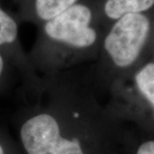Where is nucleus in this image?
I'll list each match as a JSON object with an SVG mask.
<instances>
[{
    "instance_id": "nucleus-1",
    "label": "nucleus",
    "mask_w": 154,
    "mask_h": 154,
    "mask_svg": "<svg viewBox=\"0 0 154 154\" xmlns=\"http://www.w3.org/2000/svg\"><path fill=\"white\" fill-rule=\"evenodd\" d=\"M36 100L16 120L22 154H114L124 134L118 117L99 102L89 75L69 71L42 77Z\"/></svg>"
},
{
    "instance_id": "nucleus-2",
    "label": "nucleus",
    "mask_w": 154,
    "mask_h": 154,
    "mask_svg": "<svg viewBox=\"0 0 154 154\" xmlns=\"http://www.w3.org/2000/svg\"><path fill=\"white\" fill-rule=\"evenodd\" d=\"M37 27L28 57L41 77L54 76L98 58L105 28L99 22L97 0H81Z\"/></svg>"
},
{
    "instance_id": "nucleus-3",
    "label": "nucleus",
    "mask_w": 154,
    "mask_h": 154,
    "mask_svg": "<svg viewBox=\"0 0 154 154\" xmlns=\"http://www.w3.org/2000/svg\"><path fill=\"white\" fill-rule=\"evenodd\" d=\"M154 37V10L128 14L105 28L99 56L88 75L99 94L131 75L141 63Z\"/></svg>"
},
{
    "instance_id": "nucleus-4",
    "label": "nucleus",
    "mask_w": 154,
    "mask_h": 154,
    "mask_svg": "<svg viewBox=\"0 0 154 154\" xmlns=\"http://www.w3.org/2000/svg\"><path fill=\"white\" fill-rule=\"evenodd\" d=\"M0 51L9 57L20 75L26 90L30 94L39 93L43 78L38 75L28 60L19 37V21L6 10L0 0Z\"/></svg>"
},
{
    "instance_id": "nucleus-5",
    "label": "nucleus",
    "mask_w": 154,
    "mask_h": 154,
    "mask_svg": "<svg viewBox=\"0 0 154 154\" xmlns=\"http://www.w3.org/2000/svg\"><path fill=\"white\" fill-rule=\"evenodd\" d=\"M20 22L38 26L63 13L81 0H14Z\"/></svg>"
},
{
    "instance_id": "nucleus-6",
    "label": "nucleus",
    "mask_w": 154,
    "mask_h": 154,
    "mask_svg": "<svg viewBox=\"0 0 154 154\" xmlns=\"http://www.w3.org/2000/svg\"><path fill=\"white\" fill-rule=\"evenodd\" d=\"M153 10L154 0H97L99 22L105 28L126 15Z\"/></svg>"
},
{
    "instance_id": "nucleus-7",
    "label": "nucleus",
    "mask_w": 154,
    "mask_h": 154,
    "mask_svg": "<svg viewBox=\"0 0 154 154\" xmlns=\"http://www.w3.org/2000/svg\"><path fill=\"white\" fill-rule=\"evenodd\" d=\"M130 76L138 96L154 110V60L142 62Z\"/></svg>"
},
{
    "instance_id": "nucleus-8",
    "label": "nucleus",
    "mask_w": 154,
    "mask_h": 154,
    "mask_svg": "<svg viewBox=\"0 0 154 154\" xmlns=\"http://www.w3.org/2000/svg\"><path fill=\"white\" fill-rule=\"evenodd\" d=\"M114 154H154V137L134 140L124 134Z\"/></svg>"
},
{
    "instance_id": "nucleus-9",
    "label": "nucleus",
    "mask_w": 154,
    "mask_h": 154,
    "mask_svg": "<svg viewBox=\"0 0 154 154\" xmlns=\"http://www.w3.org/2000/svg\"><path fill=\"white\" fill-rule=\"evenodd\" d=\"M14 72H17L9 57L0 51V91L11 81Z\"/></svg>"
},
{
    "instance_id": "nucleus-10",
    "label": "nucleus",
    "mask_w": 154,
    "mask_h": 154,
    "mask_svg": "<svg viewBox=\"0 0 154 154\" xmlns=\"http://www.w3.org/2000/svg\"><path fill=\"white\" fill-rule=\"evenodd\" d=\"M0 154H22L17 141L0 130Z\"/></svg>"
}]
</instances>
